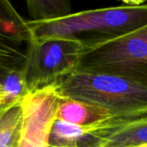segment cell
<instances>
[{
	"instance_id": "cell-1",
	"label": "cell",
	"mask_w": 147,
	"mask_h": 147,
	"mask_svg": "<svg viewBox=\"0 0 147 147\" xmlns=\"http://www.w3.org/2000/svg\"><path fill=\"white\" fill-rule=\"evenodd\" d=\"M27 24L31 40L79 38L84 34L115 37L147 25V2H126L123 5L71 13L48 22L27 21Z\"/></svg>"
},
{
	"instance_id": "cell-2",
	"label": "cell",
	"mask_w": 147,
	"mask_h": 147,
	"mask_svg": "<svg viewBox=\"0 0 147 147\" xmlns=\"http://www.w3.org/2000/svg\"><path fill=\"white\" fill-rule=\"evenodd\" d=\"M54 86L64 99L96 106L112 115L147 107V84L119 75L77 69Z\"/></svg>"
},
{
	"instance_id": "cell-3",
	"label": "cell",
	"mask_w": 147,
	"mask_h": 147,
	"mask_svg": "<svg viewBox=\"0 0 147 147\" xmlns=\"http://www.w3.org/2000/svg\"><path fill=\"white\" fill-rule=\"evenodd\" d=\"M82 39L85 50L78 69L147 84V25L120 36Z\"/></svg>"
},
{
	"instance_id": "cell-4",
	"label": "cell",
	"mask_w": 147,
	"mask_h": 147,
	"mask_svg": "<svg viewBox=\"0 0 147 147\" xmlns=\"http://www.w3.org/2000/svg\"><path fill=\"white\" fill-rule=\"evenodd\" d=\"M85 50L82 38L32 39L23 69L28 92L58 84L79 66Z\"/></svg>"
},
{
	"instance_id": "cell-5",
	"label": "cell",
	"mask_w": 147,
	"mask_h": 147,
	"mask_svg": "<svg viewBox=\"0 0 147 147\" xmlns=\"http://www.w3.org/2000/svg\"><path fill=\"white\" fill-rule=\"evenodd\" d=\"M147 146V107L111 115L87 126L78 147H141Z\"/></svg>"
},
{
	"instance_id": "cell-6",
	"label": "cell",
	"mask_w": 147,
	"mask_h": 147,
	"mask_svg": "<svg viewBox=\"0 0 147 147\" xmlns=\"http://www.w3.org/2000/svg\"><path fill=\"white\" fill-rule=\"evenodd\" d=\"M61 99L54 85L28 92L23 96V123L19 147H49L51 129Z\"/></svg>"
},
{
	"instance_id": "cell-7",
	"label": "cell",
	"mask_w": 147,
	"mask_h": 147,
	"mask_svg": "<svg viewBox=\"0 0 147 147\" xmlns=\"http://www.w3.org/2000/svg\"><path fill=\"white\" fill-rule=\"evenodd\" d=\"M31 40L27 21L7 1H0V65L23 70L27 60L24 44Z\"/></svg>"
},
{
	"instance_id": "cell-8",
	"label": "cell",
	"mask_w": 147,
	"mask_h": 147,
	"mask_svg": "<svg viewBox=\"0 0 147 147\" xmlns=\"http://www.w3.org/2000/svg\"><path fill=\"white\" fill-rule=\"evenodd\" d=\"M109 111L79 101L62 98L56 119L78 126H90L111 115Z\"/></svg>"
},
{
	"instance_id": "cell-9",
	"label": "cell",
	"mask_w": 147,
	"mask_h": 147,
	"mask_svg": "<svg viewBox=\"0 0 147 147\" xmlns=\"http://www.w3.org/2000/svg\"><path fill=\"white\" fill-rule=\"evenodd\" d=\"M22 100L0 106V147H19L23 123Z\"/></svg>"
},
{
	"instance_id": "cell-10",
	"label": "cell",
	"mask_w": 147,
	"mask_h": 147,
	"mask_svg": "<svg viewBox=\"0 0 147 147\" xmlns=\"http://www.w3.org/2000/svg\"><path fill=\"white\" fill-rule=\"evenodd\" d=\"M27 8L33 22H48L71 14V5L64 0H31Z\"/></svg>"
},
{
	"instance_id": "cell-11",
	"label": "cell",
	"mask_w": 147,
	"mask_h": 147,
	"mask_svg": "<svg viewBox=\"0 0 147 147\" xmlns=\"http://www.w3.org/2000/svg\"><path fill=\"white\" fill-rule=\"evenodd\" d=\"M86 134L87 126H78L56 119L49 136V147H78Z\"/></svg>"
},
{
	"instance_id": "cell-12",
	"label": "cell",
	"mask_w": 147,
	"mask_h": 147,
	"mask_svg": "<svg viewBox=\"0 0 147 147\" xmlns=\"http://www.w3.org/2000/svg\"><path fill=\"white\" fill-rule=\"evenodd\" d=\"M6 92L9 101L14 102L22 99L28 93L23 70L10 71L1 84Z\"/></svg>"
},
{
	"instance_id": "cell-13",
	"label": "cell",
	"mask_w": 147,
	"mask_h": 147,
	"mask_svg": "<svg viewBox=\"0 0 147 147\" xmlns=\"http://www.w3.org/2000/svg\"><path fill=\"white\" fill-rule=\"evenodd\" d=\"M12 71H16V69H12V68L7 67V66L0 65V84H2V82L3 81V79Z\"/></svg>"
},
{
	"instance_id": "cell-14",
	"label": "cell",
	"mask_w": 147,
	"mask_h": 147,
	"mask_svg": "<svg viewBox=\"0 0 147 147\" xmlns=\"http://www.w3.org/2000/svg\"><path fill=\"white\" fill-rule=\"evenodd\" d=\"M7 102H10L9 101L8 96H7L6 92L4 91L3 85L0 84V106L5 104Z\"/></svg>"
},
{
	"instance_id": "cell-15",
	"label": "cell",
	"mask_w": 147,
	"mask_h": 147,
	"mask_svg": "<svg viewBox=\"0 0 147 147\" xmlns=\"http://www.w3.org/2000/svg\"><path fill=\"white\" fill-rule=\"evenodd\" d=\"M141 147H147V146H141Z\"/></svg>"
}]
</instances>
